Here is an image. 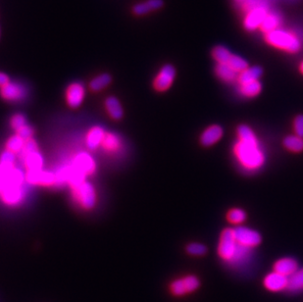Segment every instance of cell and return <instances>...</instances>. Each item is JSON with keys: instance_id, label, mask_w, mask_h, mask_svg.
<instances>
[{"instance_id": "obj_1", "label": "cell", "mask_w": 303, "mask_h": 302, "mask_svg": "<svg viewBox=\"0 0 303 302\" xmlns=\"http://www.w3.org/2000/svg\"><path fill=\"white\" fill-rule=\"evenodd\" d=\"M238 140L234 145V155L240 167L247 172L260 170L266 155L254 130L247 125H240L237 129Z\"/></svg>"}, {"instance_id": "obj_34", "label": "cell", "mask_w": 303, "mask_h": 302, "mask_svg": "<svg viewBox=\"0 0 303 302\" xmlns=\"http://www.w3.org/2000/svg\"><path fill=\"white\" fill-rule=\"evenodd\" d=\"M153 11L152 10V6L150 4L148 3V1H145V2H142V3H138V4H135L133 7H132V12L137 15V16H142V15H145L149 12Z\"/></svg>"}, {"instance_id": "obj_15", "label": "cell", "mask_w": 303, "mask_h": 302, "mask_svg": "<svg viewBox=\"0 0 303 302\" xmlns=\"http://www.w3.org/2000/svg\"><path fill=\"white\" fill-rule=\"evenodd\" d=\"M274 270L283 276L290 277L298 270V264L295 259L284 257V258L279 259L275 263Z\"/></svg>"}, {"instance_id": "obj_29", "label": "cell", "mask_w": 303, "mask_h": 302, "mask_svg": "<svg viewBox=\"0 0 303 302\" xmlns=\"http://www.w3.org/2000/svg\"><path fill=\"white\" fill-rule=\"evenodd\" d=\"M8 186H15V187H21L24 182V174L20 169H13L9 173L6 177H3Z\"/></svg>"}, {"instance_id": "obj_35", "label": "cell", "mask_w": 303, "mask_h": 302, "mask_svg": "<svg viewBox=\"0 0 303 302\" xmlns=\"http://www.w3.org/2000/svg\"><path fill=\"white\" fill-rule=\"evenodd\" d=\"M11 127L16 130L21 129L24 126L27 125V119L23 114H15L10 121Z\"/></svg>"}, {"instance_id": "obj_11", "label": "cell", "mask_w": 303, "mask_h": 302, "mask_svg": "<svg viewBox=\"0 0 303 302\" xmlns=\"http://www.w3.org/2000/svg\"><path fill=\"white\" fill-rule=\"evenodd\" d=\"M224 135V129L219 125H211L204 129L200 135V142L203 146L209 147L216 144Z\"/></svg>"}, {"instance_id": "obj_30", "label": "cell", "mask_w": 303, "mask_h": 302, "mask_svg": "<svg viewBox=\"0 0 303 302\" xmlns=\"http://www.w3.org/2000/svg\"><path fill=\"white\" fill-rule=\"evenodd\" d=\"M25 141L22 137L18 134L11 136L6 142L7 150L11 151L13 153H20L22 151Z\"/></svg>"}, {"instance_id": "obj_36", "label": "cell", "mask_w": 303, "mask_h": 302, "mask_svg": "<svg viewBox=\"0 0 303 302\" xmlns=\"http://www.w3.org/2000/svg\"><path fill=\"white\" fill-rule=\"evenodd\" d=\"M34 151H38V144H37L36 140H34L33 138L26 140L25 144H24V147H23L22 151H21L23 156H25V155H27L31 152H34Z\"/></svg>"}, {"instance_id": "obj_37", "label": "cell", "mask_w": 303, "mask_h": 302, "mask_svg": "<svg viewBox=\"0 0 303 302\" xmlns=\"http://www.w3.org/2000/svg\"><path fill=\"white\" fill-rule=\"evenodd\" d=\"M17 134L20 135L24 140H28V139H31L33 137L34 129L27 124L26 126H24L21 129L17 130Z\"/></svg>"}, {"instance_id": "obj_28", "label": "cell", "mask_w": 303, "mask_h": 302, "mask_svg": "<svg viewBox=\"0 0 303 302\" xmlns=\"http://www.w3.org/2000/svg\"><path fill=\"white\" fill-rule=\"evenodd\" d=\"M102 145L106 150L113 151L118 150L121 146V139L120 137L115 133H105V136L102 141Z\"/></svg>"}, {"instance_id": "obj_20", "label": "cell", "mask_w": 303, "mask_h": 302, "mask_svg": "<svg viewBox=\"0 0 303 302\" xmlns=\"http://www.w3.org/2000/svg\"><path fill=\"white\" fill-rule=\"evenodd\" d=\"M215 73L217 77L225 83H233L238 80V73L228 64H217Z\"/></svg>"}, {"instance_id": "obj_40", "label": "cell", "mask_w": 303, "mask_h": 302, "mask_svg": "<svg viewBox=\"0 0 303 302\" xmlns=\"http://www.w3.org/2000/svg\"><path fill=\"white\" fill-rule=\"evenodd\" d=\"M8 83H10L9 77H8L6 74L0 72V87H2V86H5V85H7Z\"/></svg>"}, {"instance_id": "obj_24", "label": "cell", "mask_w": 303, "mask_h": 302, "mask_svg": "<svg viewBox=\"0 0 303 302\" xmlns=\"http://www.w3.org/2000/svg\"><path fill=\"white\" fill-rule=\"evenodd\" d=\"M282 144L285 149L291 152L298 153L303 151V138L296 134L286 135L282 140Z\"/></svg>"}, {"instance_id": "obj_26", "label": "cell", "mask_w": 303, "mask_h": 302, "mask_svg": "<svg viewBox=\"0 0 303 302\" xmlns=\"http://www.w3.org/2000/svg\"><path fill=\"white\" fill-rule=\"evenodd\" d=\"M289 291L295 292L303 289V269L297 270L294 274L288 277V284L286 287Z\"/></svg>"}, {"instance_id": "obj_25", "label": "cell", "mask_w": 303, "mask_h": 302, "mask_svg": "<svg viewBox=\"0 0 303 302\" xmlns=\"http://www.w3.org/2000/svg\"><path fill=\"white\" fill-rule=\"evenodd\" d=\"M231 56V51L224 45H217L212 50V57L217 64H228Z\"/></svg>"}, {"instance_id": "obj_33", "label": "cell", "mask_w": 303, "mask_h": 302, "mask_svg": "<svg viewBox=\"0 0 303 302\" xmlns=\"http://www.w3.org/2000/svg\"><path fill=\"white\" fill-rule=\"evenodd\" d=\"M187 252L193 256H203L207 252V248L202 243L192 242L187 246Z\"/></svg>"}, {"instance_id": "obj_14", "label": "cell", "mask_w": 303, "mask_h": 302, "mask_svg": "<svg viewBox=\"0 0 303 302\" xmlns=\"http://www.w3.org/2000/svg\"><path fill=\"white\" fill-rule=\"evenodd\" d=\"M74 167L85 176L93 174L96 169V165L92 157L85 152H82L76 156L74 160Z\"/></svg>"}, {"instance_id": "obj_7", "label": "cell", "mask_w": 303, "mask_h": 302, "mask_svg": "<svg viewBox=\"0 0 303 302\" xmlns=\"http://www.w3.org/2000/svg\"><path fill=\"white\" fill-rule=\"evenodd\" d=\"M176 78V69L170 64L164 65L153 81V86L157 91H166L173 85Z\"/></svg>"}, {"instance_id": "obj_18", "label": "cell", "mask_w": 303, "mask_h": 302, "mask_svg": "<svg viewBox=\"0 0 303 302\" xmlns=\"http://www.w3.org/2000/svg\"><path fill=\"white\" fill-rule=\"evenodd\" d=\"M105 136V131L101 127H94L88 131L87 135V146L90 150L96 149L100 144H102L103 138Z\"/></svg>"}, {"instance_id": "obj_42", "label": "cell", "mask_w": 303, "mask_h": 302, "mask_svg": "<svg viewBox=\"0 0 303 302\" xmlns=\"http://www.w3.org/2000/svg\"><path fill=\"white\" fill-rule=\"evenodd\" d=\"M246 1H247V0H236L237 3H239V4H241V5H243Z\"/></svg>"}, {"instance_id": "obj_9", "label": "cell", "mask_w": 303, "mask_h": 302, "mask_svg": "<svg viewBox=\"0 0 303 302\" xmlns=\"http://www.w3.org/2000/svg\"><path fill=\"white\" fill-rule=\"evenodd\" d=\"M86 90L80 83H74L68 86L66 91L67 103L71 108L80 107L85 99Z\"/></svg>"}, {"instance_id": "obj_12", "label": "cell", "mask_w": 303, "mask_h": 302, "mask_svg": "<svg viewBox=\"0 0 303 302\" xmlns=\"http://www.w3.org/2000/svg\"><path fill=\"white\" fill-rule=\"evenodd\" d=\"M26 180L30 184L41 185V186H51L56 183L55 175L53 173L46 172L43 170L28 171Z\"/></svg>"}, {"instance_id": "obj_31", "label": "cell", "mask_w": 303, "mask_h": 302, "mask_svg": "<svg viewBox=\"0 0 303 302\" xmlns=\"http://www.w3.org/2000/svg\"><path fill=\"white\" fill-rule=\"evenodd\" d=\"M227 219L234 225H240L246 220V213L240 208H233L228 212Z\"/></svg>"}, {"instance_id": "obj_5", "label": "cell", "mask_w": 303, "mask_h": 302, "mask_svg": "<svg viewBox=\"0 0 303 302\" xmlns=\"http://www.w3.org/2000/svg\"><path fill=\"white\" fill-rule=\"evenodd\" d=\"M234 233L238 244L247 248H253L259 245L262 241L259 233L247 227L238 226L236 229H234Z\"/></svg>"}, {"instance_id": "obj_6", "label": "cell", "mask_w": 303, "mask_h": 302, "mask_svg": "<svg viewBox=\"0 0 303 302\" xmlns=\"http://www.w3.org/2000/svg\"><path fill=\"white\" fill-rule=\"evenodd\" d=\"M200 285V281L195 276H187L177 279L170 283V291L176 296H182L195 291Z\"/></svg>"}, {"instance_id": "obj_23", "label": "cell", "mask_w": 303, "mask_h": 302, "mask_svg": "<svg viewBox=\"0 0 303 302\" xmlns=\"http://www.w3.org/2000/svg\"><path fill=\"white\" fill-rule=\"evenodd\" d=\"M239 93L247 98H253L258 96L262 91V85L259 81L251 82L244 85H239L238 87Z\"/></svg>"}, {"instance_id": "obj_41", "label": "cell", "mask_w": 303, "mask_h": 302, "mask_svg": "<svg viewBox=\"0 0 303 302\" xmlns=\"http://www.w3.org/2000/svg\"><path fill=\"white\" fill-rule=\"evenodd\" d=\"M8 185H7V182H6V180L3 178V177H0V194L1 193L6 189V187H7Z\"/></svg>"}, {"instance_id": "obj_10", "label": "cell", "mask_w": 303, "mask_h": 302, "mask_svg": "<svg viewBox=\"0 0 303 302\" xmlns=\"http://www.w3.org/2000/svg\"><path fill=\"white\" fill-rule=\"evenodd\" d=\"M288 284V277L283 276L280 273L274 271L273 273L268 274L264 279V285L270 291H281L285 289Z\"/></svg>"}, {"instance_id": "obj_43", "label": "cell", "mask_w": 303, "mask_h": 302, "mask_svg": "<svg viewBox=\"0 0 303 302\" xmlns=\"http://www.w3.org/2000/svg\"><path fill=\"white\" fill-rule=\"evenodd\" d=\"M299 70H300V72L303 74V61L300 63V66H299Z\"/></svg>"}, {"instance_id": "obj_38", "label": "cell", "mask_w": 303, "mask_h": 302, "mask_svg": "<svg viewBox=\"0 0 303 302\" xmlns=\"http://www.w3.org/2000/svg\"><path fill=\"white\" fill-rule=\"evenodd\" d=\"M294 133L303 138V115H298L293 121Z\"/></svg>"}, {"instance_id": "obj_13", "label": "cell", "mask_w": 303, "mask_h": 302, "mask_svg": "<svg viewBox=\"0 0 303 302\" xmlns=\"http://www.w3.org/2000/svg\"><path fill=\"white\" fill-rule=\"evenodd\" d=\"M1 96L7 101H20L26 96V90L21 85L8 83L7 85L1 87L0 89Z\"/></svg>"}, {"instance_id": "obj_3", "label": "cell", "mask_w": 303, "mask_h": 302, "mask_svg": "<svg viewBox=\"0 0 303 302\" xmlns=\"http://www.w3.org/2000/svg\"><path fill=\"white\" fill-rule=\"evenodd\" d=\"M238 248V243L235 237L234 229H225L221 234L218 245L219 256L227 262H231L235 257Z\"/></svg>"}, {"instance_id": "obj_4", "label": "cell", "mask_w": 303, "mask_h": 302, "mask_svg": "<svg viewBox=\"0 0 303 302\" xmlns=\"http://www.w3.org/2000/svg\"><path fill=\"white\" fill-rule=\"evenodd\" d=\"M72 189H73L74 199L84 209L90 210L95 206L96 193H95L94 187L90 183L85 181L82 184H80Z\"/></svg>"}, {"instance_id": "obj_39", "label": "cell", "mask_w": 303, "mask_h": 302, "mask_svg": "<svg viewBox=\"0 0 303 302\" xmlns=\"http://www.w3.org/2000/svg\"><path fill=\"white\" fill-rule=\"evenodd\" d=\"M0 161L4 162V163L14 165V163H15V153L9 150L4 151L0 156Z\"/></svg>"}, {"instance_id": "obj_16", "label": "cell", "mask_w": 303, "mask_h": 302, "mask_svg": "<svg viewBox=\"0 0 303 302\" xmlns=\"http://www.w3.org/2000/svg\"><path fill=\"white\" fill-rule=\"evenodd\" d=\"M2 200L8 205H16L21 202L23 198V191L21 187L7 186L6 189L1 193Z\"/></svg>"}, {"instance_id": "obj_8", "label": "cell", "mask_w": 303, "mask_h": 302, "mask_svg": "<svg viewBox=\"0 0 303 302\" xmlns=\"http://www.w3.org/2000/svg\"><path fill=\"white\" fill-rule=\"evenodd\" d=\"M268 10L265 6H258L249 11L243 20V27L247 31H255L261 27V24L266 17Z\"/></svg>"}, {"instance_id": "obj_21", "label": "cell", "mask_w": 303, "mask_h": 302, "mask_svg": "<svg viewBox=\"0 0 303 302\" xmlns=\"http://www.w3.org/2000/svg\"><path fill=\"white\" fill-rule=\"evenodd\" d=\"M105 107L108 112L109 116L114 120H121L124 116V111L120 101L114 97L109 96L105 100Z\"/></svg>"}, {"instance_id": "obj_2", "label": "cell", "mask_w": 303, "mask_h": 302, "mask_svg": "<svg viewBox=\"0 0 303 302\" xmlns=\"http://www.w3.org/2000/svg\"><path fill=\"white\" fill-rule=\"evenodd\" d=\"M265 41L273 47L289 53H296L301 49L299 39L294 34L281 29L265 34Z\"/></svg>"}, {"instance_id": "obj_32", "label": "cell", "mask_w": 303, "mask_h": 302, "mask_svg": "<svg viewBox=\"0 0 303 302\" xmlns=\"http://www.w3.org/2000/svg\"><path fill=\"white\" fill-rule=\"evenodd\" d=\"M228 65L234 71H236L238 74L244 71L246 68H248V63L246 62L245 59H243L242 57H240L238 55H234V54H232V56L228 62Z\"/></svg>"}, {"instance_id": "obj_22", "label": "cell", "mask_w": 303, "mask_h": 302, "mask_svg": "<svg viewBox=\"0 0 303 302\" xmlns=\"http://www.w3.org/2000/svg\"><path fill=\"white\" fill-rule=\"evenodd\" d=\"M281 24V17L280 15H278L277 13H271L268 12L266 17L264 18V20L261 24V31L265 34H268L272 31H275L277 29H279V26Z\"/></svg>"}, {"instance_id": "obj_19", "label": "cell", "mask_w": 303, "mask_h": 302, "mask_svg": "<svg viewBox=\"0 0 303 302\" xmlns=\"http://www.w3.org/2000/svg\"><path fill=\"white\" fill-rule=\"evenodd\" d=\"M24 164L28 171L42 170L44 165V158L39 151H34L24 156Z\"/></svg>"}, {"instance_id": "obj_17", "label": "cell", "mask_w": 303, "mask_h": 302, "mask_svg": "<svg viewBox=\"0 0 303 302\" xmlns=\"http://www.w3.org/2000/svg\"><path fill=\"white\" fill-rule=\"evenodd\" d=\"M262 69L258 66H252L246 68L244 71L240 72L238 75V85H244L248 84L251 82L259 81L261 76H262Z\"/></svg>"}, {"instance_id": "obj_27", "label": "cell", "mask_w": 303, "mask_h": 302, "mask_svg": "<svg viewBox=\"0 0 303 302\" xmlns=\"http://www.w3.org/2000/svg\"><path fill=\"white\" fill-rule=\"evenodd\" d=\"M111 80L112 79L109 74H106V73L101 74V75L95 77L94 79H92V81L89 84V87L93 91H100L111 84Z\"/></svg>"}]
</instances>
